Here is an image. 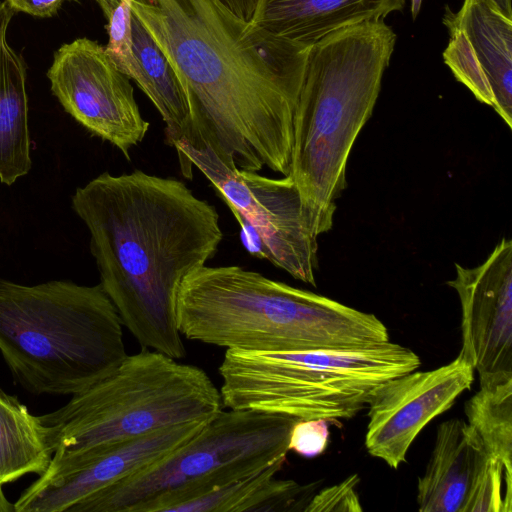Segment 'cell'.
<instances>
[{
  "label": "cell",
  "mask_w": 512,
  "mask_h": 512,
  "mask_svg": "<svg viewBox=\"0 0 512 512\" xmlns=\"http://www.w3.org/2000/svg\"><path fill=\"white\" fill-rule=\"evenodd\" d=\"M447 282L459 296L462 348L459 355L479 375L480 386L512 379V241L503 237L481 265L455 264Z\"/></svg>",
  "instance_id": "5bb4252c"
},
{
  "label": "cell",
  "mask_w": 512,
  "mask_h": 512,
  "mask_svg": "<svg viewBox=\"0 0 512 512\" xmlns=\"http://www.w3.org/2000/svg\"><path fill=\"white\" fill-rule=\"evenodd\" d=\"M449 42L443 59L457 81L512 127V19L488 0H464L458 12L446 7Z\"/></svg>",
  "instance_id": "9a60e30c"
},
{
  "label": "cell",
  "mask_w": 512,
  "mask_h": 512,
  "mask_svg": "<svg viewBox=\"0 0 512 512\" xmlns=\"http://www.w3.org/2000/svg\"><path fill=\"white\" fill-rule=\"evenodd\" d=\"M396 34L384 19L331 32L312 44L294 115L289 175L315 237L331 230L348 157L370 119Z\"/></svg>",
  "instance_id": "3957f363"
},
{
  "label": "cell",
  "mask_w": 512,
  "mask_h": 512,
  "mask_svg": "<svg viewBox=\"0 0 512 512\" xmlns=\"http://www.w3.org/2000/svg\"><path fill=\"white\" fill-rule=\"evenodd\" d=\"M52 456L39 416L0 389V491L27 474L44 473Z\"/></svg>",
  "instance_id": "d6986e66"
},
{
  "label": "cell",
  "mask_w": 512,
  "mask_h": 512,
  "mask_svg": "<svg viewBox=\"0 0 512 512\" xmlns=\"http://www.w3.org/2000/svg\"><path fill=\"white\" fill-rule=\"evenodd\" d=\"M14 511V505L5 497L3 491H0V512Z\"/></svg>",
  "instance_id": "484cf974"
},
{
  "label": "cell",
  "mask_w": 512,
  "mask_h": 512,
  "mask_svg": "<svg viewBox=\"0 0 512 512\" xmlns=\"http://www.w3.org/2000/svg\"><path fill=\"white\" fill-rule=\"evenodd\" d=\"M207 421L161 429L84 457L51 461L13 504L14 512H70L87 497L181 448Z\"/></svg>",
  "instance_id": "4fadbf2b"
},
{
  "label": "cell",
  "mask_w": 512,
  "mask_h": 512,
  "mask_svg": "<svg viewBox=\"0 0 512 512\" xmlns=\"http://www.w3.org/2000/svg\"><path fill=\"white\" fill-rule=\"evenodd\" d=\"M0 353L33 394L74 395L127 356L122 322L99 284L0 279Z\"/></svg>",
  "instance_id": "5b68a950"
},
{
  "label": "cell",
  "mask_w": 512,
  "mask_h": 512,
  "mask_svg": "<svg viewBox=\"0 0 512 512\" xmlns=\"http://www.w3.org/2000/svg\"><path fill=\"white\" fill-rule=\"evenodd\" d=\"M406 0H257L249 24L270 36L311 46L327 34L402 11Z\"/></svg>",
  "instance_id": "2e32d148"
},
{
  "label": "cell",
  "mask_w": 512,
  "mask_h": 512,
  "mask_svg": "<svg viewBox=\"0 0 512 512\" xmlns=\"http://www.w3.org/2000/svg\"><path fill=\"white\" fill-rule=\"evenodd\" d=\"M474 369L462 356L430 371H411L378 384L367 401L368 453L397 469L422 429L450 409L474 381Z\"/></svg>",
  "instance_id": "7c38bea8"
},
{
  "label": "cell",
  "mask_w": 512,
  "mask_h": 512,
  "mask_svg": "<svg viewBox=\"0 0 512 512\" xmlns=\"http://www.w3.org/2000/svg\"><path fill=\"white\" fill-rule=\"evenodd\" d=\"M236 16L250 22L257 0H220Z\"/></svg>",
  "instance_id": "cb8c5ba5"
},
{
  "label": "cell",
  "mask_w": 512,
  "mask_h": 512,
  "mask_svg": "<svg viewBox=\"0 0 512 512\" xmlns=\"http://www.w3.org/2000/svg\"><path fill=\"white\" fill-rule=\"evenodd\" d=\"M298 420L222 409L187 444L87 497L70 512H172L179 504L285 462Z\"/></svg>",
  "instance_id": "ba28073f"
},
{
  "label": "cell",
  "mask_w": 512,
  "mask_h": 512,
  "mask_svg": "<svg viewBox=\"0 0 512 512\" xmlns=\"http://www.w3.org/2000/svg\"><path fill=\"white\" fill-rule=\"evenodd\" d=\"M222 407L220 390L204 370L142 349L39 419L51 461L58 462L168 427L207 421Z\"/></svg>",
  "instance_id": "8992f818"
},
{
  "label": "cell",
  "mask_w": 512,
  "mask_h": 512,
  "mask_svg": "<svg viewBox=\"0 0 512 512\" xmlns=\"http://www.w3.org/2000/svg\"><path fill=\"white\" fill-rule=\"evenodd\" d=\"M14 12L0 2V181L6 185L32 168L26 66L7 36Z\"/></svg>",
  "instance_id": "e0dca14e"
},
{
  "label": "cell",
  "mask_w": 512,
  "mask_h": 512,
  "mask_svg": "<svg viewBox=\"0 0 512 512\" xmlns=\"http://www.w3.org/2000/svg\"><path fill=\"white\" fill-rule=\"evenodd\" d=\"M65 1L78 0H6L14 11L25 12L36 17H51Z\"/></svg>",
  "instance_id": "603a6c76"
},
{
  "label": "cell",
  "mask_w": 512,
  "mask_h": 512,
  "mask_svg": "<svg viewBox=\"0 0 512 512\" xmlns=\"http://www.w3.org/2000/svg\"><path fill=\"white\" fill-rule=\"evenodd\" d=\"M417 504L421 512H511L512 471L468 423L450 419L437 428Z\"/></svg>",
  "instance_id": "8fae6325"
},
{
  "label": "cell",
  "mask_w": 512,
  "mask_h": 512,
  "mask_svg": "<svg viewBox=\"0 0 512 512\" xmlns=\"http://www.w3.org/2000/svg\"><path fill=\"white\" fill-rule=\"evenodd\" d=\"M284 462L177 505L172 512H299L315 495L319 482L300 485L278 480Z\"/></svg>",
  "instance_id": "ac0fdd59"
},
{
  "label": "cell",
  "mask_w": 512,
  "mask_h": 512,
  "mask_svg": "<svg viewBox=\"0 0 512 512\" xmlns=\"http://www.w3.org/2000/svg\"><path fill=\"white\" fill-rule=\"evenodd\" d=\"M47 77L63 108L130 160L131 149L143 141L150 124L141 115L130 79L105 47L88 38L63 44Z\"/></svg>",
  "instance_id": "30bf717a"
},
{
  "label": "cell",
  "mask_w": 512,
  "mask_h": 512,
  "mask_svg": "<svg viewBox=\"0 0 512 512\" xmlns=\"http://www.w3.org/2000/svg\"><path fill=\"white\" fill-rule=\"evenodd\" d=\"M464 410L487 452L512 471V379L480 386Z\"/></svg>",
  "instance_id": "ffe728a7"
},
{
  "label": "cell",
  "mask_w": 512,
  "mask_h": 512,
  "mask_svg": "<svg viewBox=\"0 0 512 512\" xmlns=\"http://www.w3.org/2000/svg\"><path fill=\"white\" fill-rule=\"evenodd\" d=\"M422 2L423 0H411V14L413 19L418 16Z\"/></svg>",
  "instance_id": "4316f807"
},
{
  "label": "cell",
  "mask_w": 512,
  "mask_h": 512,
  "mask_svg": "<svg viewBox=\"0 0 512 512\" xmlns=\"http://www.w3.org/2000/svg\"><path fill=\"white\" fill-rule=\"evenodd\" d=\"M184 90L194 148L229 168L289 175L311 46L254 29L220 0H129Z\"/></svg>",
  "instance_id": "6da1fadb"
},
{
  "label": "cell",
  "mask_w": 512,
  "mask_h": 512,
  "mask_svg": "<svg viewBox=\"0 0 512 512\" xmlns=\"http://www.w3.org/2000/svg\"><path fill=\"white\" fill-rule=\"evenodd\" d=\"M173 148L184 177L192 179L195 166L213 185L239 223L243 245L251 255L316 286L317 237L307 225L290 175L272 179L229 168L209 148H194L184 140Z\"/></svg>",
  "instance_id": "9c48e42d"
},
{
  "label": "cell",
  "mask_w": 512,
  "mask_h": 512,
  "mask_svg": "<svg viewBox=\"0 0 512 512\" xmlns=\"http://www.w3.org/2000/svg\"><path fill=\"white\" fill-rule=\"evenodd\" d=\"M419 366L415 352L390 341L284 352L227 349L220 393L229 409L339 422L362 410L378 384Z\"/></svg>",
  "instance_id": "52a82bcc"
},
{
  "label": "cell",
  "mask_w": 512,
  "mask_h": 512,
  "mask_svg": "<svg viewBox=\"0 0 512 512\" xmlns=\"http://www.w3.org/2000/svg\"><path fill=\"white\" fill-rule=\"evenodd\" d=\"M182 336L246 351L358 348L389 341L374 314L241 266H202L177 299Z\"/></svg>",
  "instance_id": "277c9868"
},
{
  "label": "cell",
  "mask_w": 512,
  "mask_h": 512,
  "mask_svg": "<svg viewBox=\"0 0 512 512\" xmlns=\"http://www.w3.org/2000/svg\"><path fill=\"white\" fill-rule=\"evenodd\" d=\"M72 208L122 325L142 349L182 359L178 294L222 241L216 208L183 182L141 170L100 174L76 189Z\"/></svg>",
  "instance_id": "7a4b0ae2"
},
{
  "label": "cell",
  "mask_w": 512,
  "mask_h": 512,
  "mask_svg": "<svg viewBox=\"0 0 512 512\" xmlns=\"http://www.w3.org/2000/svg\"><path fill=\"white\" fill-rule=\"evenodd\" d=\"M491 5L498 9L507 18L512 19V0H488Z\"/></svg>",
  "instance_id": "d4e9b609"
},
{
  "label": "cell",
  "mask_w": 512,
  "mask_h": 512,
  "mask_svg": "<svg viewBox=\"0 0 512 512\" xmlns=\"http://www.w3.org/2000/svg\"><path fill=\"white\" fill-rule=\"evenodd\" d=\"M358 482L357 475H352L337 485L322 489L315 493L305 512L361 511L362 507L355 490Z\"/></svg>",
  "instance_id": "7402d4cb"
},
{
  "label": "cell",
  "mask_w": 512,
  "mask_h": 512,
  "mask_svg": "<svg viewBox=\"0 0 512 512\" xmlns=\"http://www.w3.org/2000/svg\"><path fill=\"white\" fill-rule=\"evenodd\" d=\"M329 441V421L298 420L292 427L288 448L300 456L311 458L322 454Z\"/></svg>",
  "instance_id": "44dd1931"
}]
</instances>
